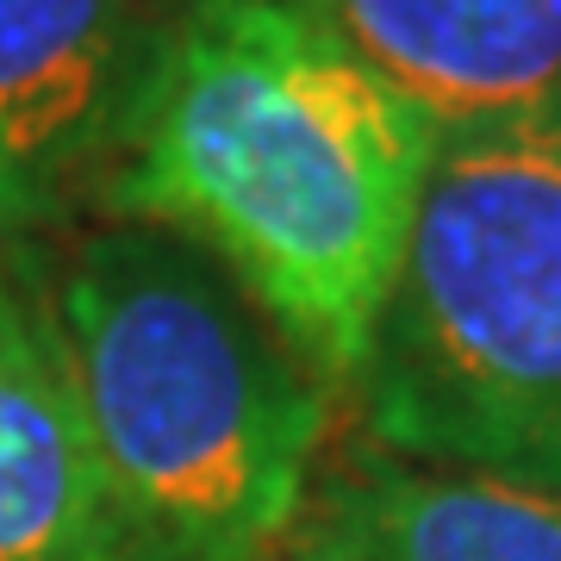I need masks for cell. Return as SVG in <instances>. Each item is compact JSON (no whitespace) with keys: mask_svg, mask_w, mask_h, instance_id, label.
Returning <instances> with one entry per match:
<instances>
[{"mask_svg":"<svg viewBox=\"0 0 561 561\" xmlns=\"http://www.w3.org/2000/svg\"><path fill=\"white\" fill-rule=\"evenodd\" d=\"M0 561H119L38 294L0 262Z\"/></svg>","mask_w":561,"mask_h":561,"instance_id":"obj_7","label":"cell"},{"mask_svg":"<svg viewBox=\"0 0 561 561\" xmlns=\"http://www.w3.org/2000/svg\"><path fill=\"white\" fill-rule=\"evenodd\" d=\"M157 20L144 0H0V238L101 213Z\"/></svg>","mask_w":561,"mask_h":561,"instance_id":"obj_4","label":"cell"},{"mask_svg":"<svg viewBox=\"0 0 561 561\" xmlns=\"http://www.w3.org/2000/svg\"><path fill=\"white\" fill-rule=\"evenodd\" d=\"M437 138L300 0H181L150 32L101 219L201 243L350 393Z\"/></svg>","mask_w":561,"mask_h":561,"instance_id":"obj_1","label":"cell"},{"mask_svg":"<svg viewBox=\"0 0 561 561\" xmlns=\"http://www.w3.org/2000/svg\"><path fill=\"white\" fill-rule=\"evenodd\" d=\"M280 561H561V493L350 437L319 456Z\"/></svg>","mask_w":561,"mask_h":561,"instance_id":"obj_5","label":"cell"},{"mask_svg":"<svg viewBox=\"0 0 561 561\" xmlns=\"http://www.w3.org/2000/svg\"><path fill=\"white\" fill-rule=\"evenodd\" d=\"M437 131L561 125V0H300Z\"/></svg>","mask_w":561,"mask_h":561,"instance_id":"obj_6","label":"cell"},{"mask_svg":"<svg viewBox=\"0 0 561 561\" xmlns=\"http://www.w3.org/2000/svg\"><path fill=\"white\" fill-rule=\"evenodd\" d=\"M350 400L393 456L561 493V125L437 138Z\"/></svg>","mask_w":561,"mask_h":561,"instance_id":"obj_3","label":"cell"},{"mask_svg":"<svg viewBox=\"0 0 561 561\" xmlns=\"http://www.w3.org/2000/svg\"><path fill=\"white\" fill-rule=\"evenodd\" d=\"M38 294L119 561H268L324 456L331 387L201 243L76 225Z\"/></svg>","mask_w":561,"mask_h":561,"instance_id":"obj_2","label":"cell"}]
</instances>
